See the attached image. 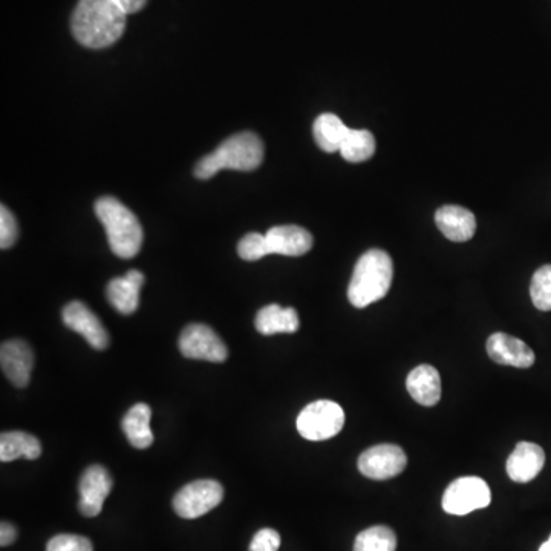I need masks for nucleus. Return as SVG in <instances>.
I'll return each instance as SVG.
<instances>
[{
    "mask_svg": "<svg viewBox=\"0 0 551 551\" xmlns=\"http://www.w3.org/2000/svg\"><path fill=\"white\" fill-rule=\"evenodd\" d=\"M128 13L114 0H79L71 17V30L80 45L103 49L114 45L126 30Z\"/></svg>",
    "mask_w": 551,
    "mask_h": 551,
    "instance_id": "obj_1",
    "label": "nucleus"
},
{
    "mask_svg": "<svg viewBox=\"0 0 551 551\" xmlns=\"http://www.w3.org/2000/svg\"><path fill=\"white\" fill-rule=\"evenodd\" d=\"M264 161V143L253 132H242L227 138L215 152L201 158L195 166V177L209 180L222 169L250 172Z\"/></svg>",
    "mask_w": 551,
    "mask_h": 551,
    "instance_id": "obj_2",
    "label": "nucleus"
},
{
    "mask_svg": "<svg viewBox=\"0 0 551 551\" xmlns=\"http://www.w3.org/2000/svg\"><path fill=\"white\" fill-rule=\"evenodd\" d=\"M394 264L383 250H369L360 256L349 282L348 299L356 308H366L383 299L391 288Z\"/></svg>",
    "mask_w": 551,
    "mask_h": 551,
    "instance_id": "obj_3",
    "label": "nucleus"
},
{
    "mask_svg": "<svg viewBox=\"0 0 551 551\" xmlns=\"http://www.w3.org/2000/svg\"><path fill=\"white\" fill-rule=\"evenodd\" d=\"M95 215L105 227L112 253L121 259H131L143 245V227L137 216L117 198L103 196L95 203Z\"/></svg>",
    "mask_w": 551,
    "mask_h": 551,
    "instance_id": "obj_4",
    "label": "nucleus"
},
{
    "mask_svg": "<svg viewBox=\"0 0 551 551\" xmlns=\"http://www.w3.org/2000/svg\"><path fill=\"white\" fill-rule=\"evenodd\" d=\"M345 424V412L331 400L310 403L297 417V431L305 440H330L340 434Z\"/></svg>",
    "mask_w": 551,
    "mask_h": 551,
    "instance_id": "obj_5",
    "label": "nucleus"
},
{
    "mask_svg": "<svg viewBox=\"0 0 551 551\" xmlns=\"http://www.w3.org/2000/svg\"><path fill=\"white\" fill-rule=\"evenodd\" d=\"M492 501L489 484L478 477H463L447 487L443 495V510L449 515L464 516L486 509Z\"/></svg>",
    "mask_w": 551,
    "mask_h": 551,
    "instance_id": "obj_6",
    "label": "nucleus"
},
{
    "mask_svg": "<svg viewBox=\"0 0 551 551\" xmlns=\"http://www.w3.org/2000/svg\"><path fill=\"white\" fill-rule=\"evenodd\" d=\"M224 489L215 480H199L184 486L173 498V509L180 518L196 519L221 504Z\"/></svg>",
    "mask_w": 551,
    "mask_h": 551,
    "instance_id": "obj_7",
    "label": "nucleus"
},
{
    "mask_svg": "<svg viewBox=\"0 0 551 551\" xmlns=\"http://www.w3.org/2000/svg\"><path fill=\"white\" fill-rule=\"evenodd\" d=\"M180 351L186 359L221 363L229 357V349L212 328L192 323L180 337Z\"/></svg>",
    "mask_w": 551,
    "mask_h": 551,
    "instance_id": "obj_8",
    "label": "nucleus"
},
{
    "mask_svg": "<svg viewBox=\"0 0 551 551\" xmlns=\"http://www.w3.org/2000/svg\"><path fill=\"white\" fill-rule=\"evenodd\" d=\"M408 464L405 450L395 444H379L365 450L359 457V470L369 480H391Z\"/></svg>",
    "mask_w": 551,
    "mask_h": 551,
    "instance_id": "obj_9",
    "label": "nucleus"
},
{
    "mask_svg": "<svg viewBox=\"0 0 551 551\" xmlns=\"http://www.w3.org/2000/svg\"><path fill=\"white\" fill-rule=\"evenodd\" d=\"M112 486H114V481H112L111 473L105 467L100 464L89 466L83 472L79 483L80 513L86 518H95L100 515L103 504L111 493Z\"/></svg>",
    "mask_w": 551,
    "mask_h": 551,
    "instance_id": "obj_10",
    "label": "nucleus"
},
{
    "mask_svg": "<svg viewBox=\"0 0 551 551\" xmlns=\"http://www.w3.org/2000/svg\"><path fill=\"white\" fill-rule=\"evenodd\" d=\"M63 322L69 330L85 337L86 342L98 351L109 346V334L103 323L86 307L83 302L75 300L63 308Z\"/></svg>",
    "mask_w": 551,
    "mask_h": 551,
    "instance_id": "obj_11",
    "label": "nucleus"
},
{
    "mask_svg": "<svg viewBox=\"0 0 551 551\" xmlns=\"http://www.w3.org/2000/svg\"><path fill=\"white\" fill-rule=\"evenodd\" d=\"M0 366L16 388H27L34 366L33 349L23 340H8L0 348Z\"/></svg>",
    "mask_w": 551,
    "mask_h": 551,
    "instance_id": "obj_12",
    "label": "nucleus"
},
{
    "mask_svg": "<svg viewBox=\"0 0 551 551\" xmlns=\"http://www.w3.org/2000/svg\"><path fill=\"white\" fill-rule=\"evenodd\" d=\"M487 353L498 365L527 369L533 366L536 357L527 343L506 333H495L487 340Z\"/></svg>",
    "mask_w": 551,
    "mask_h": 551,
    "instance_id": "obj_13",
    "label": "nucleus"
},
{
    "mask_svg": "<svg viewBox=\"0 0 551 551\" xmlns=\"http://www.w3.org/2000/svg\"><path fill=\"white\" fill-rule=\"evenodd\" d=\"M313 236L299 225H278L265 235L268 255L302 256L313 248Z\"/></svg>",
    "mask_w": 551,
    "mask_h": 551,
    "instance_id": "obj_14",
    "label": "nucleus"
},
{
    "mask_svg": "<svg viewBox=\"0 0 551 551\" xmlns=\"http://www.w3.org/2000/svg\"><path fill=\"white\" fill-rule=\"evenodd\" d=\"M544 464V449L538 444L521 441L507 460V475L515 483H530L538 477Z\"/></svg>",
    "mask_w": 551,
    "mask_h": 551,
    "instance_id": "obj_15",
    "label": "nucleus"
},
{
    "mask_svg": "<svg viewBox=\"0 0 551 551\" xmlns=\"http://www.w3.org/2000/svg\"><path fill=\"white\" fill-rule=\"evenodd\" d=\"M143 284L144 274L138 270H129L123 278L112 279L106 287L109 304L123 316L135 313L140 304Z\"/></svg>",
    "mask_w": 551,
    "mask_h": 551,
    "instance_id": "obj_16",
    "label": "nucleus"
},
{
    "mask_svg": "<svg viewBox=\"0 0 551 551\" xmlns=\"http://www.w3.org/2000/svg\"><path fill=\"white\" fill-rule=\"evenodd\" d=\"M438 229L449 241L466 242L477 230V219L470 210L460 206H444L435 213Z\"/></svg>",
    "mask_w": 551,
    "mask_h": 551,
    "instance_id": "obj_17",
    "label": "nucleus"
},
{
    "mask_svg": "<svg viewBox=\"0 0 551 551\" xmlns=\"http://www.w3.org/2000/svg\"><path fill=\"white\" fill-rule=\"evenodd\" d=\"M406 388L421 406L437 405L441 398L440 372L431 365H420L409 372Z\"/></svg>",
    "mask_w": 551,
    "mask_h": 551,
    "instance_id": "obj_18",
    "label": "nucleus"
},
{
    "mask_svg": "<svg viewBox=\"0 0 551 551\" xmlns=\"http://www.w3.org/2000/svg\"><path fill=\"white\" fill-rule=\"evenodd\" d=\"M255 327L264 336L293 334L300 327L299 314L294 308H282L281 305L276 304L267 305L256 314Z\"/></svg>",
    "mask_w": 551,
    "mask_h": 551,
    "instance_id": "obj_19",
    "label": "nucleus"
},
{
    "mask_svg": "<svg viewBox=\"0 0 551 551\" xmlns=\"http://www.w3.org/2000/svg\"><path fill=\"white\" fill-rule=\"evenodd\" d=\"M150 417L152 409L146 403H137L129 409L128 414L124 415L121 421L124 435L129 443L137 449H147L154 443V434L150 429Z\"/></svg>",
    "mask_w": 551,
    "mask_h": 551,
    "instance_id": "obj_20",
    "label": "nucleus"
},
{
    "mask_svg": "<svg viewBox=\"0 0 551 551\" xmlns=\"http://www.w3.org/2000/svg\"><path fill=\"white\" fill-rule=\"evenodd\" d=\"M42 454V444L27 432H4L0 437V460L2 463L27 458L37 460Z\"/></svg>",
    "mask_w": 551,
    "mask_h": 551,
    "instance_id": "obj_21",
    "label": "nucleus"
},
{
    "mask_svg": "<svg viewBox=\"0 0 551 551\" xmlns=\"http://www.w3.org/2000/svg\"><path fill=\"white\" fill-rule=\"evenodd\" d=\"M348 132V126L334 114H322L314 121V140L317 146L328 154L340 152Z\"/></svg>",
    "mask_w": 551,
    "mask_h": 551,
    "instance_id": "obj_22",
    "label": "nucleus"
},
{
    "mask_svg": "<svg viewBox=\"0 0 551 551\" xmlns=\"http://www.w3.org/2000/svg\"><path fill=\"white\" fill-rule=\"evenodd\" d=\"M340 154L349 163H363L368 161L375 154L374 135L365 129H349Z\"/></svg>",
    "mask_w": 551,
    "mask_h": 551,
    "instance_id": "obj_23",
    "label": "nucleus"
},
{
    "mask_svg": "<svg viewBox=\"0 0 551 551\" xmlns=\"http://www.w3.org/2000/svg\"><path fill=\"white\" fill-rule=\"evenodd\" d=\"M397 536L386 525H374L363 530L354 542V551H395Z\"/></svg>",
    "mask_w": 551,
    "mask_h": 551,
    "instance_id": "obj_24",
    "label": "nucleus"
},
{
    "mask_svg": "<svg viewBox=\"0 0 551 551\" xmlns=\"http://www.w3.org/2000/svg\"><path fill=\"white\" fill-rule=\"evenodd\" d=\"M530 296L538 310L551 311V265H544L533 274Z\"/></svg>",
    "mask_w": 551,
    "mask_h": 551,
    "instance_id": "obj_25",
    "label": "nucleus"
},
{
    "mask_svg": "<svg viewBox=\"0 0 551 551\" xmlns=\"http://www.w3.org/2000/svg\"><path fill=\"white\" fill-rule=\"evenodd\" d=\"M238 255L244 261L255 262L268 256L267 245H265V235L261 233H248L239 241Z\"/></svg>",
    "mask_w": 551,
    "mask_h": 551,
    "instance_id": "obj_26",
    "label": "nucleus"
},
{
    "mask_svg": "<svg viewBox=\"0 0 551 551\" xmlns=\"http://www.w3.org/2000/svg\"><path fill=\"white\" fill-rule=\"evenodd\" d=\"M46 551H94V545L85 536L57 535L48 542Z\"/></svg>",
    "mask_w": 551,
    "mask_h": 551,
    "instance_id": "obj_27",
    "label": "nucleus"
},
{
    "mask_svg": "<svg viewBox=\"0 0 551 551\" xmlns=\"http://www.w3.org/2000/svg\"><path fill=\"white\" fill-rule=\"evenodd\" d=\"M17 236H19V227H17L16 218L13 213L2 206L0 209V247L7 250L16 244Z\"/></svg>",
    "mask_w": 551,
    "mask_h": 551,
    "instance_id": "obj_28",
    "label": "nucleus"
},
{
    "mask_svg": "<svg viewBox=\"0 0 551 551\" xmlns=\"http://www.w3.org/2000/svg\"><path fill=\"white\" fill-rule=\"evenodd\" d=\"M281 547V535L273 529H262L253 536L248 551H278Z\"/></svg>",
    "mask_w": 551,
    "mask_h": 551,
    "instance_id": "obj_29",
    "label": "nucleus"
},
{
    "mask_svg": "<svg viewBox=\"0 0 551 551\" xmlns=\"http://www.w3.org/2000/svg\"><path fill=\"white\" fill-rule=\"evenodd\" d=\"M16 538V527L10 524V522H2V525H0V545H2V547H8V545L16 541Z\"/></svg>",
    "mask_w": 551,
    "mask_h": 551,
    "instance_id": "obj_30",
    "label": "nucleus"
},
{
    "mask_svg": "<svg viewBox=\"0 0 551 551\" xmlns=\"http://www.w3.org/2000/svg\"><path fill=\"white\" fill-rule=\"evenodd\" d=\"M114 2H117L128 14L138 13L147 4V0H114Z\"/></svg>",
    "mask_w": 551,
    "mask_h": 551,
    "instance_id": "obj_31",
    "label": "nucleus"
},
{
    "mask_svg": "<svg viewBox=\"0 0 551 551\" xmlns=\"http://www.w3.org/2000/svg\"><path fill=\"white\" fill-rule=\"evenodd\" d=\"M539 551H551V536L548 538L547 542H544V544L541 545Z\"/></svg>",
    "mask_w": 551,
    "mask_h": 551,
    "instance_id": "obj_32",
    "label": "nucleus"
}]
</instances>
